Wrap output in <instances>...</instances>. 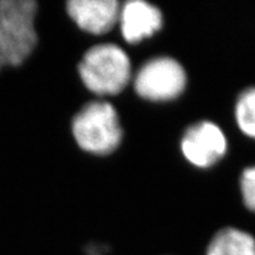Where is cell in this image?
I'll list each match as a JSON object with an SVG mask.
<instances>
[{
  "label": "cell",
  "mask_w": 255,
  "mask_h": 255,
  "mask_svg": "<svg viewBox=\"0 0 255 255\" xmlns=\"http://www.w3.org/2000/svg\"><path fill=\"white\" fill-rule=\"evenodd\" d=\"M33 0L0 1V59L2 65L19 66L32 55L38 43Z\"/></svg>",
  "instance_id": "obj_1"
},
{
  "label": "cell",
  "mask_w": 255,
  "mask_h": 255,
  "mask_svg": "<svg viewBox=\"0 0 255 255\" xmlns=\"http://www.w3.org/2000/svg\"><path fill=\"white\" fill-rule=\"evenodd\" d=\"M78 71L90 91L97 95H117L130 81L131 64L120 46L100 44L85 52Z\"/></svg>",
  "instance_id": "obj_2"
},
{
  "label": "cell",
  "mask_w": 255,
  "mask_h": 255,
  "mask_svg": "<svg viewBox=\"0 0 255 255\" xmlns=\"http://www.w3.org/2000/svg\"><path fill=\"white\" fill-rule=\"evenodd\" d=\"M72 133L83 150L107 155L120 145L123 131L113 105L108 102H90L73 119Z\"/></svg>",
  "instance_id": "obj_3"
},
{
  "label": "cell",
  "mask_w": 255,
  "mask_h": 255,
  "mask_svg": "<svg viewBox=\"0 0 255 255\" xmlns=\"http://www.w3.org/2000/svg\"><path fill=\"white\" fill-rule=\"evenodd\" d=\"M187 84L186 71L177 60L157 57L143 64L135 78V90L148 101H170L182 94Z\"/></svg>",
  "instance_id": "obj_4"
},
{
  "label": "cell",
  "mask_w": 255,
  "mask_h": 255,
  "mask_svg": "<svg viewBox=\"0 0 255 255\" xmlns=\"http://www.w3.org/2000/svg\"><path fill=\"white\" fill-rule=\"evenodd\" d=\"M181 149L191 164L208 168L225 156L227 139L216 124L200 122L190 127L184 133Z\"/></svg>",
  "instance_id": "obj_5"
},
{
  "label": "cell",
  "mask_w": 255,
  "mask_h": 255,
  "mask_svg": "<svg viewBox=\"0 0 255 255\" xmlns=\"http://www.w3.org/2000/svg\"><path fill=\"white\" fill-rule=\"evenodd\" d=\"M68 13L82 30L94 34L110 31L120 17V2L116 0H71Z\"/></svg>",
  "instance_id": "obj_6"
},
{
  "label": "cell",
  "mask_w": 255,
  "mask_h": 255,
  "mask_svg": "<svg viewBox=\"0 0 255 255\" xmlns=\"http://www.w3.org/2000/svg\"><path fill=\"white\" fill-rule=\"evenodd\" d=\"M121 31L128 43L135 44L150 37L162 26L158 7L143 0L127 1L120 9Z\"/></svg>",
  "instance_id": "obj_7"
},
{
  "label": "cell",
  "mask_w": 255,
  "mask_h": 255,
  "mask_svg": "<svg viewBox=\"0 0 255 255\" xmlns=\"http://www.w3.org/2000/svg\"><path fill=\"white\" fill-rule=\"evenodd\" d=\"M207 255H255V239L237 228H225L210 241Z\"/></svg>",
  "instance_id": "obj_8"
},
{
  "label": "cell",
  "mask_w": 255,
  "mask_h": 255,
  "mask_svg": "<svg viewBox=\"0 0 255 255\" xmlns=\"http://www.w3.org/2000/svg\"><path fill=\"white\" fill-rule=\"evenodd\" d=\"M235 116L242 132L255 138V88L248 89L240 95Z\"/></svg>",
  "instance_id": "obj_9"
},
{
  "label": "cell",
  "mask_w": 255,
  "mask_h": 255,
  "mask_svg": "<svg viewBox=\"0 0 255 255\" xmlns=\"http://www.w3.org/2000/svg\"><path fill=\"white\" fill-rule=\"evenodd\" d=\"M240 184L245 205L255 212V167L245 169Z\"/></svg>",
  "instance_id": "obj_10"
},
{
  "label": "cell",
  "mask_w": 255,
  "mask_h": 255,
  "mask_svg": "<svg viewBox=\"0 0 255 255\" xmlns=\"http://www.w3.org/2000/svg\"><path fill=\"white\" fill-rule=\"evenodd\" d=\"M2 66H4V65H2V63H1V59H0V69H1Z\"/></svg>",
  "instance_id": "obj_11"
}]
</instances>
